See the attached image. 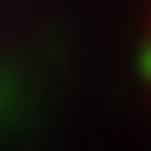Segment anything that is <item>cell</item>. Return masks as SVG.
<instances>
[]
</instances>
